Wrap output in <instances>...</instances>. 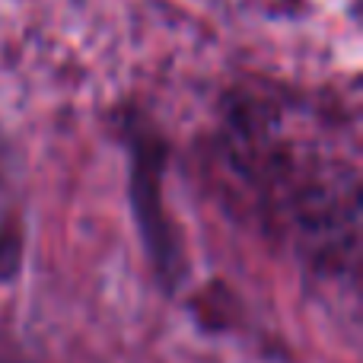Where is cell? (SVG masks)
Here are the masks:
<instances>
[{"instance_id": "1", "label": "cell", "mask_w": 363, "mask_h": 363, "mask_svg": "<svg viewBox=\"0 0 363 363\" xmlns=\"http://www.w3.org/2000/svg\"><path fill=\"white\" fill-rule=\"evenodd\" d=\"M121 144L128 150V176H131V207L138 220V233L144 242L153 271L166 290L176 287L182 274V245L176 239V226L166 211V144L157 128L144 125L140 118L128 115L121 128Z\"/></svg>"}]
</instances>
